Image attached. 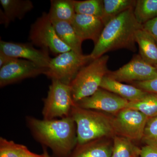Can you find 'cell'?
I'll return each instance as SVG.
<instances>
[{
    "mask_svg": "<svg viewBox=\"0 0 157 157\" xmlns=\"http://www.w3.org/2000/svg\"><path fill=\"white\" fill-rule=\"evenodd\" d=\"M26 121L34 138L57 156H69L77 145L76 124L70 116L50 120L29 116Z\"/></svg>",
    "mask_w": 157,
    "mask_h": 157,
    "instance_id": "1",
    "label": "cell"
},
{
    "mask_svg": "<svg viewBox=\"0 0 157 157\" xmlns=\"http://www.w3.org/2000/svg\"><path fill=\"white\" fill-rule=\"evenodd\" d=\"M142 27L134 14V8L124 11L105 25L99 40L90 54L93 60L112 51L126 48L136 50L135 34Z\"/></svg>",
    "mask_w": 157,
    "mask_h": 157,
    "instance_id": "2",
    "label": "cell"
},
{
    "mask_svg": "<svg viewBox=\"0 0 157 157\" xmlns=\"http://www.w3.org/2000/svg\"><path fill=\"white\" fill-rule=\"evenodd\" d=\"M70 116L76 124L77 145H83L114 133L112 118L100 111L83 109L74 104Z\"/></svg>",
    "mask_w": 157,
    "mask_h": 157,
    "instance_id": "3",
    "label": "cell"
},
{
    "mask_svg": "<svg viewBox=\"0 0 157 157\" xmlns=\"http://www.w3.org/2000/svg\"><path fill=\"white\" fill-rule=\"evenodd\" d=\"M109 59L104 55L93 60L78 72L70 84L74 104L92 95L100 88L103 78L109 72L107 68Z\"/></svg>",
    "mask_w": 157,
    "mask_h": 157,
    "instance_id": "4",
    "label": "cell"
},
{
    "mask_svg": "<svg viewBox=\"0 0 157 157\" xmlns=\"http://www.w3.org/2000/svg\"><path fill=\"white\" fill-rule=\"evenodd\" d=\"M93 60L90 54L85 55L70 50L51 58L44 74L52 80L70 85L78 72Z\"/></svg>",
    "mask_w": 157,
    "mask_h": 157,
    "instance_id": "5",
    "label": "cell"
},
{
    "mask_svg": "<svg viewBox=\"0 0 157 157\" xmlns=\"http://www.w3.org/2000/svg\"><path fill=\"white\" fill-rule=\"evenodd\" d=\"M73 104L70 85L58 80H52L47 97L44 100L43 119L50 120L69 117Z\"/></svg>",
    "mask_w": 157,
    "mask_h": 157,
    "instance_id": "6",
    "label": "cell"
},
{
    "mask_svg": "<svg viewBox=\"0 0 157 157\" xmlns=\"http://www.w3.org/2000/svg\"><path fill=\"white\" fill-rule=\"evenodd\" d=\"M29 38L33 45L53 53L59 55L71 50L59 38L46 12H43L31 25Z\"/></svg>",
    "mask_w": 157,
    "mask_h": 157,
    "instance_id": "7",
    "label": "cell"
},
{
    "mask_svg": "<svg viewBox=\"0 0 157 157\" xmlns=\"http://www.w3.org/2000/svg\"><path fill=\"white\" fill-rule=\"evenodd\" d=\"M148 119L137 109L124 108L112 118L114 133L132 140H141Z\"/></svg>",
    "mask_w": 157,
    "mask_h": 157,
    "instance_id": "8",
    "label": "cell"
},
{
    "mask_svg": "<svg viewBox=\"0 0 157 157\" xmlns=\"http://www.w3.org/2000/svg\"><path fill=\"white\" fill-rule=\"evenodd\" d=\"M107 75L118 81L142 82L157 77V69L144 60L140 55H135L126 64Z\"/></svg>",
    "mask_w": 157,
    "mask_h": 157,
    "instance_id": "9",
    "label": "cell"
},
{
    "mask_svg": "<svg viewBox=\"0 0 157 157\" xmlns=\"http://www.w3.org/2000/svg\"><path fill=\"white\" fill-rule=\"evenodd\" d=\"M46 70L27 60L16 59L0 68V86L3 87L25 78L36 77L44 74Z\"/></svg>",
    "mask_w": 157,
    "mask_h": 157,
    "instance_id": "10",
    "label": "cell"
},
{
    "mask_svg": "<svg viewBox=\"0 0 157 157\" xmlns=\"http://www.w3.org/2000/svg\"><path fill=\"white\" fill-rule=\"evenodd\" d=\"M129 102L115 94L100 88L92 95L75 104L83 109L116 113L127 108Z\"/></svg>",
    "mask_w": 157,
    "mask_h": 157,
    "instance_id": "11",
    "label": "cell"
},
{
    "mask_svg": "<svg viewBox=\"0 0 157 157\" xmlns=\"http://www.w3.org/2000/svg\"><path fill=\"white\" fill-rule=\"evenodd\" d=\"M0 51L14 58H22L33 62L39 67L47 69L51 58L48 51L37 49L32 43L0 41Z\"/></svg>",
    "mask_w": 157,
    "mask_h": 157,
    "instance_id": "12",
    "label": "cell"
},
{
    "mask_svg": "<svg viewBox=\"0 0 157 157\" xmlns=\"http://www.w3.org/2000/svg\"><path fill=\"white\" fill-rule=\"evenodd\" d=\"M71 25L82 42L90 39L92 40L94 45L99 40L105 26L101 18L77 14Z\"/></svg>",
    "mask_w": 157,
    "mask_h": 157,
    "instance_id": "13",
    "label": "cell"
},
{
    "mask_svg": "<svg viewBox=\"0 0 157 157\" xmlns=\"http://www.w3.org/2000/svg\"><path fill=\"white\" fill-rule=\"evenodd\" d=\"M3 11L1 10V23L8 26L11 21L21 19L34 8L29 0H0Z\"/></svg>",
    "mask_w": 157,
    "mask_h": 157,
    "instance_id": "14",
    "label": "cell"
},
{
    "mask_svg": "<svg viewBox=\"0 0 157 157\" xmlns=\"http://www.w3.org/2000/svg\"><path fill=\"white\" fill-rule=\"evenodd\" d=\"M100 88L115 94L129 102L140 100L147 93L135 86L124 84L118 81L107 74L103 78Z\"/></svg>",
    "mask_w": 157,
    "mask_h": 157,
    "instance_id": "15",
    "label": "cell"
},
{
    "mask_svg": "<svg viewBox=\"0 0 157 157\" xmlns=\"http://www.w3.org/2000/svg\"><path fill=\"white\" fill-rule=\"evenodd\" d=\"M135 41L139 46V55L144 60L153 66L157 65V43L142 27L135 34Z\"/></svg>",
    "mask_w": 157,
    "mask_h": 157,
    "instance_id": "16",
    "label": "cell"
},
{
    "mask_svg": "<svg viewBox=\"0 0 157 157\" xmlns=\"http://www.w3.org/2000/svg\"><path fill=\"white\" fill-rule=\"evenodd\" d=\"M99 140L76 145V149L67 157H111L113 145Z\"/></svg>",
    "mask_w": 157,
    "mask_h": 157,
    "instance_id": "17",
    "label": "cell"
},
{
    "mask_svg": "<svg viewBox=\"0 0 157 157\" xmlns=\"http://www.w3.org/2000/svg\"><path fill=\"white\" fill-rule=\"evenodd\" d=\"M57 35L62 42L76 53L82 54V41L78 38L72 25L62 21H52Z\"/></svg>",
    "mask_w": 157,
    "mask_h": 157,
    "instance_id": "18",
    "label": "cell"
},
{
    "mask_svg": "<svg viewBox=\"0 0 157 157\" xmlns=\"http://www.w3.org/2000/svg\"><path fill=\"white\" fill-rule=\"evenodd\" d=\"M48 13L51 21H65L71 23L76 13L73 0H52Z\"/></svg>",
    "mask_w": 157,
    "mask_h": 157,
    "instance_id": "19",
    "label": "cell"
},
{
    "mask_svg": "<svg viewBox=\"0 0 157 157\" xmlns=\"http://www.w3.org/2000/svg\"><path fill=\"white\" fill-rule=\"evenodd\" d=\"M104 10L102 19L104 25L124 11L135 7V0H103Z\"/></svg>",
    "mask_w": 157,
    "mask_h": 157,
    "instance_id": "20",
    "label": "cell"
},
{
    "mask_svg": "<svg viewBox=\"0 0 157 157\" xmlns=\"http://www.w3.org/2000/svg\"><path fill=\"white\" fill-rule=\"evenodd\" d=\"M140 152L141 148L132 140L119 135L114 137L111 157H139Z\"/></svg>",
    "mask_w": 157,
    "mask_h": 157,
    "instance_id": "21",
    "label": "cell"
},
{
    "mask_svg": "<svg viewBox=\"0 0 157 157\" xmlns=\"http://www.w3.org/2000/svg\"><path fill=\"white\" fill-rule=\"evenodd\" d=\"M134 14L141 25L157 17V0H137L134 8Z\"/></svg>",
    "mask_w": 157,
    "mask_h": 157,
    "instance_id": "22",
    "label": "cell"
},
{
    "mask_svg": "<svg viewBox=\"0 0 157 157\" xmlns=\"http://www.w3.org/2000/svg\"><path fill=\"white\" fill-rule=\"evenodd\" d=\"M127 108L137 109L147 117L157 116V94L147 93L140 100L129 102Z\"/></svg>",
    "mask_w": 157,
    "mask_h": 157,
    "instance_id": "23",
    "label": "cell"
},
{
    "mask_svg": "<svg viewBox=\"0 0 157 157\" xmlns=\"http://www.w3.org/2000/svg\"><path fill=\"white\" fill-rule=\"evenodd\" d=\"M76 14L102 18L104 10L103 0L74 1Z\"/></svg>",
    "mask_w": 157,
    "mask_h": 157,
    "instance_id": "24",
    "label": "cell"
},
{
    "mask_svg": "<svg viewBox=\"0 0 157 157\" xmlns=\"http://www.w3.org/2000/svg\"><path fill=\"white\" fill-rule=\"evenodd\" d=\"M26 147L12 140L0 138V157H20Z\"/></svg>",
    "mask_w": 157,
    "mask_h": 157,
    "instance_id": "25",
    "label": "cell"
},
{
    "mask_svg": "<svg viewBox=\"0 0 157 157\" xmlns=\"http://www.w3.org/2000/svg\"><path fill=\"white\" fill-rule=\"evenodd\" d=\"M142 139L146 144H157V116L147 120Z\"/></svg>",
    "mask_w": 157,
    "mask_h": 157,
    "instance_id": "26",
    "label": "cell"
},
{
    "mask_svg": "<svg viewBox=\"0 0 157 157\" xmlns=\"http://www.w3.org/2000/svg\"><path fill=\"white\" fill-rule=\"evenodd\" d=\"M133 84L146 92L157 94V77L147 81L135 82Z\"/></svg>",
    "mask_w": 157,
    "mask_h": 157,
    "instance_id": "27",
    "label": "cell"
},
{
    "mask_svg": "<svg viewBox=\"0 0 157 157\" xmlns=\"http://www.w3.org/2000/svg\"><path fill=\"white\" fill-rule=\"evenodd\" d=\"M142 28L151 35L157 43V17L142 25Z\"/></svg>",
    "mask_w": 157,
    "mask_h": 157,
    "instance_id": "28",
    "label": "cell"
},
{
    "mask_svg": "<svg viewBox=\"0 0 157 157\" xmlns=\"http://www.w3.org/2000/svg\"><path fill=\"white\" fill-rule=\"evenodd\" d=\"M139 157H157V144H147L141 148Z\"/></svg>",
    "mask_w": 157,
    "mask_h": 157,
    "instance_id": "29",
    "label": "cell"
},
{
    "mask_svg": "<svg viewBox=\"0 0 157 157\" xmlns=\"http://www.w3.org/2000/svg\"><path fill=\"white\" fill-rule=\"evenodd\" d=\"M16 59V58L9 56L2 52L0 51V68L10 63Z\"/></svg>",
    "mask_w": 157,
    "mask_h": 157,
    "instance_id": "30",
    "label": "cell"
},
{
    "mask_svg": "<svg viewBox=\"0 0 157 157\" xmlns=\"http://www.w3.org/2000/svg\"><path fill=\"white\" fill-rule=\"evenodd\" d=\"M20 157H44V156L43 154L42 155H38L32 152L27 147Z\"/></svg>",
    "mask_w": 157,
    "mask_h": 157,
    "instance_id": "31",
    "label": "cell"
},
{
    "mask_svg": "<svg viewBox=\"0 0 157 157\" xmlns=\"http://www.w3.org/2000/svg\"><path fill=\"white\" fill-rule=\"evenodd\" d=\"M43 154L44 155V157H50L46 149V147H43Z\"/></svg>",
    "mask_w": 157,
    "mask_h": 157,
    "instance_id": "32",
    "label": "cell"
},
{
    "mask_svg": "<svg viewBox=\"0 0 157 157\" xmlns=\"http://www.w3.org/2000/svg\"><path fill=\"white\" fill-rule=\"evenodd\" d=\"M155 67L157 69V65H156V66H155Z\"/></svg>",
    "mask_w": 157,
    "mask_h": 157,
    "instance_id": "33",
    "label": "cell"
}]
</instances>
